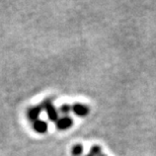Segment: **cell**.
Masks as SVG:
<instances>
[{
	"mask_svg": "<svg viewBox=\"0 0 156 156\" xmlns=\"http://www.w3.org/2000/svg\"><path fill=\"white\" fill-rule=\"evenodd\" d=\"M99 156H105V155H104V154H101V155H99Z\"/></svg>",
	"mask_w": 156,
	"mask_h": 156,
	"instance_id": "cell-9",
	"label": "cell"
},
{
	"mask_svg": "<svg viewBox=\"0 0 156 156\" xmlns=\"http://www.w3.org/2000/svg\"><path fill=\"white\" fill-rule=\"evenodd\" d=\"M44 110L43 108V105H36V107H33L29 108V111H27V117L30 121H33V123L37 120H39V117L41 113H42V111Z\"/></svg>",
	"mask_w": 156,
	"mask_h": 156,
	"instance_id": "cell-4",
	"label": "cell"
},
{
	"mask_svg": "<svg viewBox=\"0 0 156 156\" xmlns=\"http://www.w3.org/2000/svg\"><path fill=\"white\" fill-rule=\"evenodd\" d=\"M82 151H83V147H82V145H81V144L74 145L72 147V150H71L73 156H80L81 154H82Z\"/></svg>",
	"mask_w": 156,
	"mask_h": 156,
	"instance_id": "cell-6",
	"label": "cell"
},
{
	"mask_svg": "<svg viewBox=\"0 0 156 156\" xmlns=\"http://www.w3.org/2000/svg\"><path fill=\"white\" fill-rule=\"evenodd\" d=\"M43 108H45L47 112V115H48V118L50 121L52 122H57L59 119L58 117V111L56 110V108L54 107L53 102L50 101V99H46L45 101L42 104Z\"/></svg>",
	"mask_w": 156,
	"mask_h": 156,
	"instance_id": "cell-1",
	"label": "cell"
},
{
	"mask_svg": "<svg viewBox=\"0 0 156 156\" xmlns=\"http://www.w3.org/2000/svg\"><path fill=\"white\" fill-rule=\"evenodd\" d=\"M86 156H90V155H86Z\"/></svg>",
	"mask_w": 156,
	"mask_h": 156,
	"instance_id": "cell-10",
	"label": "cell"
},
{
	"mask_svg": "<svg viewBox=\"0 0 156 156\" xmlns=\"http://www.w3.org/2000/svg\"><path fill=\"white\" fill-rule=\"evenodd\" d=\"M72 112L78 117H86L89 113V108L83 104H74L72 107Z\"/></svg>",
	"mask_w": 156,
	"mask_h": 156,
	"instance_id": "cell-3",
	"label": "cell"
},
{
	"mask_svg": "<svg viewBox=\"0 0 156 156\" xmlns=\"http://www.w3.org/2000/svg\"><path fill=\"white\" fill-rule=\"evenodd\" d=\"M72 125H73L72 118L67 117V116L58 119L57 122H56V127H57V129L62 130V131L69 129V128L72 127Z\"/></svg>",
	"mask_w": 156,
	"mask_h": 156,
	"instance_id": "cell-2",
	"label": "cell"
},
{
	"mask_svg": "<svg viewBox=\"0 0 156 156\" xmlns=\"http://www.w3.org/2000/svg\"><path fill=\"white\" fill-rule=\"evenodd\" d=\"M33 128L37 133L45 134L48 131V124L43 120H37L33 123Z\"/></svg>",
	"mask_w": 156,
	"mask_h": 156,
	"instance_id": "cell-5",
	"label": "cell"
},
{
	"mask_svg": "<svg viewBox=\"0 0 156 156\" xmlns=\"http://www.w3.org/2000/svg\"><path fill=\"white\" fill-rule=\"evenodd\" d=\"M90 156H99L101 155V146L98 145H94L90 148V152H89Z\"/></svg>",
	"mask_w": 156,
	"mask_h": 156,
	"instance_id": "cell-7",
	"label": "cell"
},
{
	"mask_svg": "<svg viewBox=\"0 0 156 156\" xmlns=\"http://www.w3.org/2000/svg\"><path fill=\"white\" fill-rule=\"evenodd\" d=\"M59 111H60V113H61V114H63V115H68L71 111H72V108H71V105H70L64 104V105H62L60 108H59Z\"/></svg>",
	"mask_w": 156,
	"mask_h": 156,
	"instance_id": "cell-8",
	"label": "cell"
}]
</instances>
